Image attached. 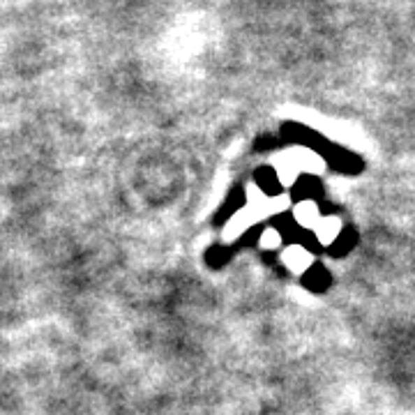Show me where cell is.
Instances as JSON below:
<instances>
[{"instance_id": "1", "label": "cell", "mask_w": 415, "mask_h": 415, "mask_svg": "<svg viewBox=\"0 0 415 415\" xmlns=\"http://www.w3.org/2000/svg\"><path fill=\"white\" fill-rule=\"evenodd\" d=\"M256 182L261 184L263 194H268V196H277V194H279V189H282L279 175H277L272 168H261L259 175H256Z\"/></svg>"}, {"instance_id": "2", "label": "cell", "mask_w": 415, "mask_h": 415, "mask_svg": "<svg viewBox=\"0 0 415 415\" xmlns=\"http://www.w3.org/2000/svg\"><path fill=\"white\" fill-rule=\"evenodd\" d=\"M328 282H330V275L323 270V268L319 265L310 268V272H307V286L314 291H323V289H328Z\"/></svg>"}, {"instance_id": "3", "label": "cell", "mask_w": 415, "mask_h": 415, "mask_svg": "<svg viewBox=\"0 0 415 415\" xmlns=\"http://www.w3.org/2000/svg\"><path fill=\"white\" fill-rule=\"evenodd\" d=\"M353 242H356V235H353L349 228L342 231L340 238H337V242L333 245V254H337V256H340V254H346Z\"/></svg>"}, {"instance_id": "4", "label": "cell", "mask_w": 415, "mask_h": 415, "mask_svg": "<svg viewBox=\"0 0 415 415\" xmlns=\"http://www.w3.org/2000/svg\"><path fill=\"white\" fill-rule=\"evenodd\" d=\"M289 261L296 268H305L307 265V254H305V249H291L289 252Z\"/></svg>"}, {"instance_id": "5", "label": "cell", "mask_w": 415, "mask_h": 415, "mask_svg": "<svg viewBox=\"0 0 415 415\" xmlns=\"http://www.w3.org/2000/svg\"><path fill=\"white\" fill-rule=\"evenodd\" d=\"M261 242H263V247H275V245H279V233L275 228H268Z\"/></svg>"}]
</instances>
